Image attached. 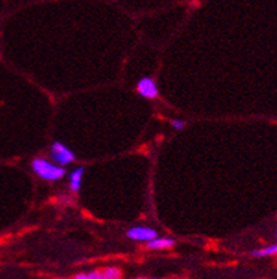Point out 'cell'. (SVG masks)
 I'll return each mask as SVG.
<instances>
[{
  "mask_svg": "<svg viewBox=\"0 0 277 279\" xmlns=\"http://www.w3.org/2000/svg\"><path fill=\"white\" fill-rule=\"evenodd\" d=\"M31 167H33V172L36 173L40 179L47 180V181H56V180L63 179L67 173L63 166L54 165L44 158L33 159Z\"/></svg>",
  "mask_w": 277,
  "mask_h": 279,
  "instance_id": "cell-1",
  "label": "cell"
},
{
  "mask_svg": "<svg viewBox=\"0 0 277 279\" xmlns=\"http://www.w3.org/2000/svg\"><path fill=\"white\" fill-rule=\"evenodd\" d=\"M50 156L51 159L60 166L71 165L72 162L75 160L74 152H72L68 146L61 144V142H54V144L51 145Z\"/></svg>",
  "mask_w": 277,
  "mask_h": 279,
  "instance_id": "cell-2",
  "label": "cell"
},
{
  "mask_svg": "<svg viewBox=\"0 0 277 279\" xmlns=\"http://www.w3.org/2000/svg\"><path fill=\"white\" fill-rule=\"evenodd\" d=\"M137 92H139V95H142L143 98L154 100L158 97V88H157L154 79L144 77L137 82Z\"/></svg>",
  "mask_w": 277,
  "mask_h": 279,
  "instance_id": "cell-3",
  "label": "cell"
},
{
  "mask_svg": "<svg viewBox=\"0 0 277 279\" xmlns=\"http://www.w3.org/2000/svg\"><path fill=\"white\" fill-rule=\"evenodd\" d=\"M128 237L135 241H150L156 238L157 232L150 227H133L128 231Z\"/></svg>",
  "mask_w": 277,
  "mask_h": 279,
  "instance_id": "cell-4",
  "label": "cell"
},
{
  "mask_svg": "<svg viewBox=\"0 0 277 279\" xmlns=\"http://www.w3.org/2000/svg\"><path fill=\"white\" fill-rule=\"evenodd\" d=\"M176 244V241L173 238H153L147 241V248L149 250H167V248H171L173 245Z\"/></svg>",
  "mask_w": 277,
  "mask_h": 279,
  "instance_id": "cell-5",
  "label": "cell"
},
{
  "mask_svg": "<svg viewBox=\"0 0 277 279\" xmlns=\"http://www.w3.org/2000/svg\"><path fill=\"white\" fill-rule=\"evenodd\" d=\"M82 176H84V167H77L70 176V187L74 193H78L81 189V181H82Z\"/></svg>",
  "mask_w": 277,
  "mask_h": 279,
  "instance_id": "cell-6",
  "label": "cell"
},
{
  "mask_svg": "<svg viewBox=\"0 0 277 279\" xmlns=\"http://www.w3.org/2000/svg\"><path fill=\"white\" fill-rule=\"evenodd\" d=\"M274 254H277V244L270 245V247H266V248H263V250L252 252L253 257H267V255H274Z\"/></svg>",
  "mask_w": 277,
  "mask_h": 279,
  "instance_id": "cell-7",
  "label": "cell"
},
{
  "mask_svg": "<svg viewBox=\"0 0 277 279\" xmlns=\"http://www.w3.org/2000/svg\"><path fill=\"white\" fill-rule=\"evenodd\" d=\"M105 279H121L122 273L119 268H115V266H109L105 271H102Z\"/></svg>",
  "mask_w": 277,
  "mask_h": 279,
  "instance_id": "cell-8",
  "label": "cell"
},
{
  "mask_svg": "<svg viewBox=\"0 0 277 279\" xmlns=\"http://www.w3.org/2000/svg\"><path fill=\"white\" fill-rule=\"evenodd\" d=\"M171 126L176 130H183L185 128V122L181 121V119H173L171 121Z\"/></svg>",
  "mask_w": 277,
  "mask_h": 279,
  "instance_id": "cell-9",
  "label": "cell"
},
{
  "mask_svg": "<svg viewBox=\"0 0 277 279\" xmlns=\"http://www.w3.org/2000/svg\"><path fill=\"white\" fill-rule=\"evenodd\" d=\"M88 276H89V279H105L103 273H102V272H99V271L91 272V273H88Z\"/></svg>",
  "mask_w": 277,
  "mask_h": 279,
  "instance_id": "cell-10",
  "label": "cell"
},
{
  "mask_svg": "<svg viewBox=\"0 0 277 279\" xmlns=\"http://www.w3.org/2000/svg\"><path fill=\"white\" fill-rule=\"evenodd\" d=\"M74 279H89V276H88L86 273H79V275H77Z\"/></svg>",
  "mask_w": 277,
  "mask_h": 279,
  "instance_id": "cell-11",
  "label": "cell"
},
{
  "mask_svg": "<svg viewBox=\"0 0 277 279\" xmlns=\"http://www.w3.org/2000/svg\"><path fill=\"white\" fill-rule=\"evenodd\" d=\"M136 279H144V278H136Z\"/></svg>",
  "mask_w": 277,
  "mask_h": 279,
  "instance_id": "cell-12",
  "label": "cell"
},
{
  "mask_svg": "<svg viewBox=\"0 0 277 279\" xmlns=\"http://www.w3.org/2000/svg\"><path fill=\"white\" fill-rule=\"evenodd\" d=\"M276 237H277V234H276Z\"/></svg>",
  "mask_w": 277,
  "mask_h": 279,
  "instance_id": "cell-13",
  "label": "cell"
}]
</instances>
